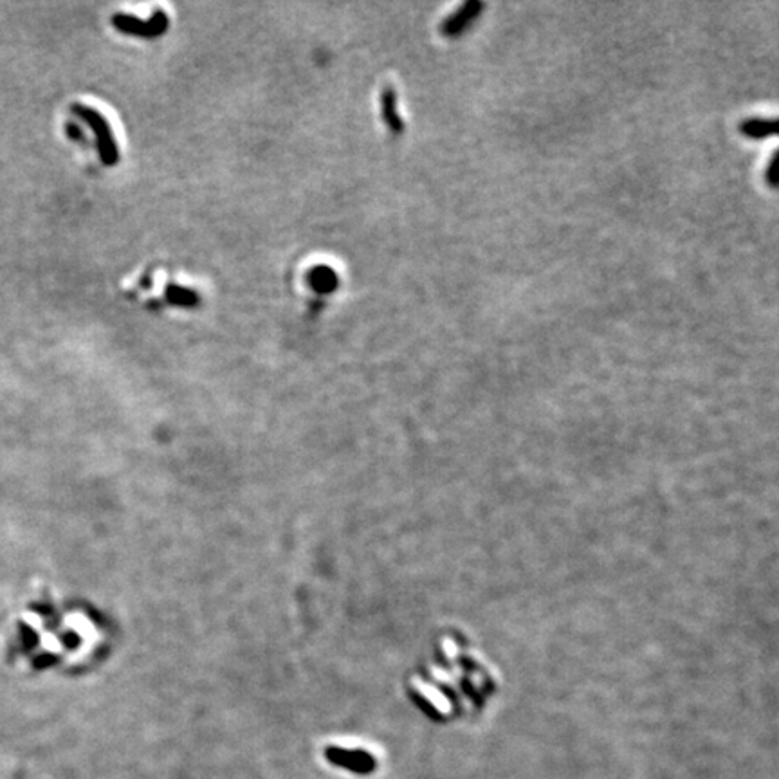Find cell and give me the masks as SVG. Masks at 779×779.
Wrapping results in <instances>:
<instances>
[{"label":"cell","mask_w":779,"mask_h":779,"mask_svg":"<svg viewBox=\"0 0 779 779\" xmlns=\"http://www.w3.org/2000/svg\"><path fill=\"white\" fill-rule=\"evenodd\" d=\"M72 110H74V114L80 116L85 123H89L90 127H93L94 135H96L97 140V148H100V154H102L103 157V163H105V165H114V163H118V147L114 144L112 132H110L105 119L97 114L96 110L89 109V107L74 105L72 107Z\"/></svg>","instance_id":"6da1fadb"},{"label":"cell","mask_w":779,"mask_h":779,"mask_svg":"<svg viewBox=\"0 0 779 779\" xmlns=\"http://www.w3.org/2000/svg\"><path fill=\"white\" fill-rule=\"evenodd\" d=\"M325 756L334 765L343 766L355 774H370L375 768V759L365 750H345L339 747H329L325 750Z\"/></svg>","instance_id":"7a4b0ae2"},{"label":"cell","mask_w":779,"mask_h":779,"mask_svg":"<svg viewBox=\"0 0 779 779\" xmlns=\"http://www.w3.org/2000/svg\"><path fill=\"white\" fill-rule=\"evenodd\" d=\"M484 8L485 4L480 2V0H468L466 4L459 6L449 17L444 18L442 24H440V33L444 36H456V34L463 33L471 22H475L476 18L480 17Z\"/></svg>","instance_id":"3957f363"},{"label":"cell","mask_w":779,"mask_h":779,"mask_svg":"<svg viewBox=\"0 0 779 779\" xmlns=\"http://www.w3.org/2000/svg\"><path fill=\"white\" fill-rule=\"evenodd\" d=\"M114 26H118L121 31H128V33L132 34H140V36H154V34H159L166 29L168 20H166L165 13H156V17H154L150 22H147V24L137 22L135 18H130V17H116Z\"/></svg>","instance_id":"277c9868"},{"label":"cell","mask_w":779,"mask_h":779,"mask_svg":"<svg viewBox=\"0 0 779 779\" xmlns=\"http://www.w3.org/2000/svg\"><path fill=\"white\" fill-rule=\"evenodd\" d=\"M381 102H383L384 123H386L388 128H390L393 134H400V132L405 130V123H402L399 112H397L395 90H393L392 87H386L383 93V97H381Z\"/></svg>","instance_id":"5b68a950"},{"label":"cell","mask_w":779,"mask_h":779,"mask_svg":"<svg viewBox=\"0 0 779 779\" xmlns=\"http://www.w3.org/2000/svg\"><path fill=\"white\" fill-rule=\"evenodd\" d=\"M741 134L750 140H765L775 134V119H766V118H752L741 121L740 125Z\"/></svg>","instance_id":"8992f818"},{"label":"cell","mask_w":779,"mask_h":779,"mask_svg":"<svg viewBox=\"0 0 779 779\" xmlns=\"http://www.w3.org/2000/svg\"><path fill=\"white\" fill-rule=\"evenodd\" d=\"M321 274H314L316 276V287H320V289H325V291H329L330 287L334 289V285H336V274L330 273L329 269H320Z\"/></svg>","instance_id":"52a82bcc"},{"label":"cell","mask_w":779,"mask_h":779,"mask_svg":"<svg viewBox=\"0 0 779 779\" xmlns=\"http://www.w3.org/2000/svg\"><path fill=\"white\" fill-rule=\"evenodd\" d=\"M775 165H778V154H772V159L768 163V168H766V181L772 188L778 184V181H775Z\"/></svg>","instance_id":"ba28073f"}]
</instances>
